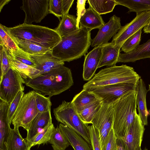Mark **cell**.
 <instances>
[{
  "instance_id": "18",
  "label": "cell",
  "mask_w": 150,
  "mask_h": 150,
  "mask_svg": "<svg viewBox=\"0 0 150 150\" xmlns=\"http://www.w3.org/2000/svg\"><path fill=\"white\" fill-rule=\"evenodd\" d=\"M52 123L50 110L46 112H39L33 121L25 139L29 143L36 134Z\"/></svg>"
},
{
  "instance_id": "48",
  "label": "cell",
  "mask_w": 150,
  "mask_h": 150,
  "mask_svg": "<svg viewBox=\"0 0 150 150\" xmlns=\"http://www.w3.org/2000/svg\"><path fill=\"white\" fill-rule=\"evenodd\" d=\"M149 115H150V110H149Z\"/></svg>"
},
{
  "instance_id": "34",
  "label": "cell",
  "mask_w": 150,
  "mask_h": 150,
  "mask_svg": "<svg viewBox=\"0 0 150 150\" xmlns=\"http://www.w3.org/2000/svg\"><path fill=\"white\" fill-rule=\"evenodd\" d=\"M142 29L139 30L127 39L122 46L121 51L125 53H127L133 50L139 45Z\"/></svg>"
},
{
  "instance_id": "15",
  "label": "cell",
  "mask_w": 150,
  "mask_h": 150,
  "mask_svg": "<svg viewBox=\"0 0 150 150\" xmlns=\"http://www.w3.org/2000/svg\"><path fill=\"white\" fill-rule=\"evenodd\" d=\"M101 53L102 47L100 46L94 47L85 55L83 72L84 80L88 81L95 75L100 61Z\"/></svg>"
},
{
  "instance_id": "31",
  "label": "cell",
  "mask_w": 150,
  "mask_h": 150,
  "mask_svg": "<svg viewBox=\"0 0 150 150\" xmlns=\"http://www.w3.org/2000/svg\"><path fill=\"white\" fill-rule=\"evenodd\" d=\"M49 143L53 150H65L69 145V142L62 133L59 127L55 128L51 136Z\"/></svg>"
},
{
  "instance_id": "29",
  "label": "cell",
  "mask_w": 150,
  "mask_h": 150,
  "mask_svg": "<svg viewBox=\"0 0 150 150\" xmlns=\"http://www.w3.org/2000/svg\"><path fill=\"white\" fill-rule=\"evenodd\" d=\"M18 47L29 55H40L51 51L50 48L24 40L14 41Z\"/></svg>"
},
{
  "instance_id": "45",
  "label": "cell",
  "mask_w": 150,
  "mask_h": 150,
  "mask_svg": "<svg viewBox=\"0 0 150 150\" xmlns=\"http://www.w3.org/2000/svg\"><path fill=\"white\" fill-rule=\"evenodd\" d=\"M10 0H0V11L1 12V10L3 8L4 6L8 3L10 1Z\"/></svg>"
},
{
  "instance_id": "8",
  "label": "cell",
  "mask_w": 150,
  "mask_h": 150,
  "mask_svg": "<svg viewBox=\"0 0 150 150\" xmlns=\"http://www.w3.org/2000/svg\"><path fill=\"white\" fill-rule=\"evenodd\" d=\"M25 83L20 73L10 67L0 81V100L11 103L19 91H24Z\"/></svg>"
},
{
  "instance_id": "40",
  "label": "cell",
  "mask_w": 150,
  "mask_h": 150,
  "mask_svg": "<svg viewBox=\"0 0 150 150\" xmlns=\"http://www.w3.org/2000/svg\"><path fill=\"white\" fill-rule=\"evenodd\" d=\"M24 94L23 91H20L17 94L11 103H9L8 112V117L10 125L14 114L18 106L21 99Z\"/></svg>"
},
{
  "instance_id": "49",
  "label": "cell",
  "mask_w": 150,
  "mask_h": 150,
  "mask_svg": "<svg viewBox=\"0 0 150 150\" xmlns=\"http://www.w3.org/2000/svg\"><path fill=\"white\" fill-rule=\"evenodd\" d=\"M140 150H142V149H140Z\"/></svg>"
},
{
  "instance_id": "24",
  "label": "cell",
  "mask_w": 150,
  "mask_h": 150,
  "mask_svg": "<svg viewBox=\"0 0 150 150\" xmlns=\"http://www.w3.org/2000/svg\"><path fill=\"white\" fill-rule=\"evenodd\" d=\"M105 24L101 16L91 7L86 9L81 16L79 21V27H83L91 31L99 29Z\"/></svg>"
},
{
  "instance_id": "16",
  "label": "cell",
  "mask_w": 150,
  "mask_h": 150,
  "mask_svg": "<svg viewBox=\"0 0 150 150\" xmlns=\"http://www.w3.org/2000/svg\"><path fill=\"white\" fill-rule=\"evenodd\" d=\"M29 55L36 64L35 68L39 71L40 75L64 64V62L53 57L51 51L42 55Z\"/></svg>"
},
{
  "instance_id": "42",
  "label": "cell",
  "mask_w": 150,
  "mask_h": 150,
  "mask_svg": "<svg viewBox=\"0 0 150 150\" xmlns=\"http://www.w3.org/2000/svg\"><path fill=\"white\" fill-rule=\"evenodd\" d=\"M88 129L92 150H102L101 144L96 128L92 125L89 126Z\"/></svg>"
},
{
  "instance_id": "7",
  "label": "cell",
  "mask_w": 150,
  "mask_h": 150,
  "mask_svg": "<svg viewBox=\"0 0 150 150\" xmlns=\"http://www.w3.org/2000/svg\"><path fill=\"white\" fill-rule=\"evenodd\" d=\"M36 92L24 94L13 117L12 123L14 128L22 127L28 131L34 118L39 112L37 108Z\"/></svg>"
},
{
  "instance_id": "11",
  "label": "cell",
  "mask_w": 150,
  "mask_h": 150,
  "mask_svg": "<svg viewBox=\"0 0 150 150\" xmlns=\"http://www.w3.org/2000/svg\"><path fill=\"white\" fill-rule=\"evenodd\" d=\"M150 20V11L137 13L136 17L131 22L122 26L113 37L111 42L115 45L122 46L129 37L146 26Z\"/></svg>"
},
{
  "instance_id": "20",
  "label": "cell",
  "mask_w": 150,
  "mask_h": 150,
  "mask_svg": "<svg viewBox=\"0 0 150 150\" xmlns=\"http://www.w3.org/2000/svg\"><path fill=\"white\" fill-rule=\"evenodd\" d=\"M101 46V55L98 68L104 66L115 65L118 62L122 46L114 45L111 42Z\"/></svg>"
},
{
  "instance_id": "14",
  "label": "cell",
  "mask_w": 150,
  "mask_h": 150,
  "mask_svg": "<svg viewBox=\"0 0 150 150\" xmlns=\"http://www.w3.org/2000/svg\"><path fill=\"white\" fill-rule=\"evenodd\" d=\"M139 115L137 114L126 135L121 139L127 150H140L145 130Z\"/></svg>"
},
{
  "instance_id": "2",
  "label": "cell",
  "mask_w": 150,
  "mask_h": 150,
  "mask_svg": "<svg viewBox=\"0 0 150 150\" xmlns=\"http://www.w3.org/2000/svg\"><path fill=\"white\" fill-rule=\"evenodd\" d=\"M91 31L79 27L61 37V41L52 49V54L64 62H70L85 56L92 43Z\"/></svg>"
},
{
  "instance_id": "28",
  "label": "cell",
  "mask_w": 150,
  "mask_h": 150,
  "mask_svg": "<svg viewBox=\"0 0 150 150\" xmlns=\"http://www.w3.org/2000/svg\"><path fill=\"white\" fill-rule=\"evenodd\" d=\"M117 5L125 6L129 9L128 13H136L150 11V0H115Z\"/></svg>"
},
{
  "instance_id": "37",
  "label": "cell",
  "mask_w": 150,
  "mask_h": 150,
  "mask_svg": "<svg viewBox=\"0 0 150 150\" xmlns=\"http://www.w3.org/2000/svg\"><path fill=\"white\" fill-rule=\"evenodd\" d=\"M50 98L36 92V103L39 112H46L51 110L52 103Z\"/></svg>"
},
{
  "instance_id": "22",
  "label": "cell",
  "mask_w": 150,
  "mask_h": 150,
  "mask_svg": "<svg viewBox=\"0 0 150 150\" xmlns=\"http://www.w3.org/2000/svg\"><path fill=\"white\" fill-rule=\"evenodd\" d=\"M147 58H150V39L143 44L139 45L131 52L120 53L118 62H134Z\"/></svg>"
},
{
  "instance_id": "12",
  "label": "cell",
  "mask_w": 150,
  "mask_h": 150,
  "mask_svg": "<svg viewBox=\"0 0 150 150\" xmlns=\"http://www.w3.org/2000/svg\"><path fill=\"white\" fill-rule=\"evenodd\" d=\"M49 0H25L22 1L20 8L25 16L23 23L31 24L34 22H41L48 14Z\"/></svg>"
},
{
  "instance_id": "9",
  "label": "cell",
  "mask_w": 150,
  "mask_h": 150,
  "mask_svg": "<svg viewBox=\"0 0 150 150\" xmlns=\"http://www.w3.org/2000/svg\"><path fill=\"white\" fill-rule=\"evenodd\" d=\"M136 85L130 83H119L100 86L86 89L96 95L103 104H112L124 95L136 90Z\"/></svg>"
},
{
  "instance_id": "32",
  "label": "cell",
  "mask_w": 150,
  "mask_h": 150,
  "mask_svg": "<svg viewBox=\"0 0 150 150\" xmlns=\"http://www.w3.org/2000/svg\"><path fill=\"white\" fill-rule=\"evenodd\" d=\"M102 104L101 100L100 99L86 106L79 114L81 120L88 125L91 124L94 116L100 109Z\"/></svg>"
},
{
  "instance_id": "36",
  "label": "cell",
  "mask_w": 150,
  "mask_h": 150,
  "mask_svg": "<svg viewBox=\"0 0 150 150\" xmlns=\"http://www.w3.org/2000/svg\"><path fill=\"white\" fill-rule=\"evenodd\" d=\"M7 50L12 57L15 59L23 63L35 68L36 65L30 55L19 48L12 51H10L8 49Z\"/></svg>"
},
{
  "instance_id": "33",
  "label": "cell",
  "mask_w": 150,
  "mask_h": 150,
  "mask_svg": "<svg viewBox=\"0 0 150 150\" xmlns=\"http://www.w3.org/2000/svg\"><path fill=\"white\" fill-rule=\"evenodd\" d=\"M55 128L52 123L49 125L35 135L30 140L29 144L32 147L37 145L49 143Z\"/></svg>"
},
{
  "instance_id": "4",
  "label": "cell",
  "mask_w": 150,
  "mask_h": 150,
  "mask_svg": "<svg viewBox=\"0 0 150 150\" xmlns=\"http://www.w3.org/2000/svg\"><path fill=\"white\" fill-rule=\"evenodd\" d=\"M135 90L129 91L112 103L114 109L113 127L117 138L127 134L137 114Z\"/></svg>"
},
{
  "instance_id": "6",
  "label": "cell",
  "mask_w": 150,
  "mask_h": 150,
  "mask_svg": "<svg viewBox=\"0 0 150 150\" xmlns=\"http://www.w3.org/2000/svg\"><path fill=\"white\" fill-rule=\"evenodd\" d=\"M53 112L58 122L74 130L91 144L89 126L81 120L71 101H63L59 106L53 109Z\"/></svg>"
},
{
  "instance_id": "39",
  "label": "cell",
  "mask_w": 150,
  "mask_h": 150,
  "mask_svg": "<svg viewBox=\"0 0 150 150\" xmlns=\"http://www.w3.org/2000/svg\"><path fill=\"white\" fill-rule=\"evenodd\" d=\"M1 74L0 81L10 68L6 51L2 45H0Z\"/></svg>"
},
{
  "instance_id": "19",
  "label": "cell",
  "mask_w": 150,
  "mask_h": 150,
  "mask_svg": "<svg viewBox=\"0 0 150 150\" xmlns=\"http://www.w3.org/2000/svg\"><path fill=\"white\" fill-rule=\"evenodd\" d=\"M58 127L74 150H92L91 145L74 130L61 123Z\"/></svg>"
},
{
  "instance_id": "46",
  "label": "cell",
  "mask_w": 150,
  "mask_h": 150,
  "mask_svg": "<svg viewBox=\"0 0 150 150\" xmlns=\"http://www.w3.org/2000/svg\"><path fill=\"white\" fill-rule=\"evenodd\" d=\"M143 30L145 33H150V20L149 23L144 28Z\"/></svg>"
},
{
  "instance_id": "41",
  "label": "cell",
  "mask_w": 150,
  "mask_h": 150,
  "mask_svg": "<svg viewBox=\"0 0 150 150\" xmlns=\"http://www.w3.org/2000/svg\"><path fill=\"white\" fill-rule=\"evenodd\" d=\"M117 139L112 127L108 133L104 144L102 146V150H117Z\"/></svg>"
},
{
  "instance_id": "35",
  "label": "cell",
  "mask_w": 150,
  "mask_h": 150,
  "mask_svg": "<svg viewBox=\"0 0 150 150\" xmlns=\"http://www.w3.org/2000/svg\"><path fill=\"white\" fill-rule=\"evenodd\" d=\"M0 45L8 50L12 51L18 48L15 42L9 35L4 26L0 24Z\"/></svg>"
},
{
  "instance_id": "3",
  "label": "cell",
  "mask_w": 150,
  "mask_h": 150,
  "mask_svg": "<svg viewBox=\"0 0 150 150\" xmlns=\"http://www.w3.org/2000/svg\"><path fill=\"white\" fill-rule=\"evenodd\" d=\"M4 27L13 41H27L51 49L61 39L54 29L45 26L23 23L12 28Z\"/></svg>"
},
{
  "instance_id": "1",
  "label": "cell",
  "mask_w": 150,
  "mask_h": 150,
  "mask_svg": "<svg viewBox=\"0 0 150 150\" xmlns=\"http://www.w3.org/2000/svg\"><path fill=\"white\" fill-rule=\"evenodd\" d=\"M25 81L26 86L50 98L67 90L74 84L71 69L64 65Z\"/></svg>"
},
{
  "instance_id": "27",
  "label": "cell",
  "mask_w": 150,
  "mask_h": 150,
  "mask_svg": "<svg viewBox=\"0 0 150 150\" xmlns=\"http://www.w3.org/2000/svg\"><path fill=\"white\" fill-rule=\"evenodd\" d=\"M77 18L68 14L64 16L57 27L54 30L61 37L72 32L79 28Z\"/></svg>"
},
{
  "instance_id": "10",
  "label": "cell",
  "mask_w": 150,
  "mask_h": 150,
  "mask_svg": "<svg viewBox=\"0 0 150 150\" xmlns=\"http://www.w3.org/2000/svg\"><path fill=\"white\" fill-rule=\"evenodd\" d=\"M114 109L112 104H102L94 116L91 124L98 133L101 146L104 144L110 131L113 127Z\"/></svg>"
},
{
  "instance_id": "47",
  "label": "cell",
  "mask_w": 150,
  "mask_h": 150,
  "mask_svg": "<svg viewBox=\"0 0 150 150\" xmlns=\"http://www.w3.org/2000/svg\"><path fill=\"white\" fill-rule=\"evenodd\" d=\"M149 90L150 91V85H149Z\"/></svg>"
},
{
  "instance_id": "5",
  "label": "cell",
  "mask_w": 150,
  "mask_h": 150,
  "mask_svg": "<svg viewBox=\"0 0 150 150\" xmlns=\"http://www.w3.org/2000/svg\"><path fill=\"white\" fill-rule=\"evenodd\" d=\"M140 79V76L133 67L126 65H115L100 70L83 85V89L119 83L136 85Z\"/></svg>"
},
{
  "instance_id": "25",
  "label": "cell",
  "mask_w": 150,
  "mask_h": 150,
  "mask_svg": "<svg viewBox=\"0 0 150 150\" xmlns=\"http://www.w3.org/2000/svg\"><path fill=\"white\" fill-rule=\"evenodd\" d=\"M18 128L11 129L7 142V150H30L31 146L22 137Z\"/></svg>"
},
{
  "instance_id": "38",
  "label": "cell",
  "mask_w": 150,
  "mask_h": 150,
  "mask_svg": "<svg viewBox=\"0 0 150 150\" xmlns=\"http://www.w3.org/2000/svg\"><path fill=\"white\" fill-rule=\"evenodd\" d=\"M49 11L58 18L64 16L62 0H49Z\"/></svg>"
},
{
  "instance_id": "43",
  "label": "cell",
  "mask_w": 150,
  "mask_h": 150,
  "mask_svg": "<svg viewBox=\"0 0 150 150\" xmlns=\"http://www.w3.org/2000/svg\"><path fill=\"white\" fill-rule=\"evenodd\" d=\"M86 0H78L77 2V20L79 27V21L81 16L84 12L86 9L85 7Z\"/></svg>"
},
{
  "instance_id": "26",
  "label": "cell",
  "mask_w": 150,
  "mask_h": 150,
  "mask_svg": "<svg viewBox=\"0 0 150 150\" xmlns=\"http://www.w3.org/2000/svg\"><path fill=\"white\" fill-rule=\"evenodd\" d=\"M100 99L91 91L83 89L74 97L71 102L79 114L86 106Z\"/></svg>"
},
{
  "instance_id": "13",
  "label": "cell",
  "mask_w": 150,
  "mask_h": 150,
  "mask_svg": "<svg viewBox=\"0 0 150 150\" xmlns=\"http://www.w3.org/2000/svg\"><path fill=\"white\" fill-rule=\"evenodd\" d=\"M122 27L120 18L115 15H113L107 23L99 29L97 34L92 40L91 47L100 46L108 43Z\"/></svg>"
},
{
  "instance_id": "21",
  "label": "cell",
  "mask_w": 150,
  "mask_h": 150,
  "mask_svg": "<svg viewBox=\"0 0 150 150\" xmlns=\"http://www.w3.org/2000/svg\"><path fill=\"white\" fill-rule=\"evenodd\" d=\"M136 90L137 93L136 96V104L138 106L139 115L143 125H147L148 124L147 117L149 114L146 101V94L149 90L146 89L143 80L140 79L136 85Z\"/></svg>"
},
{
  "instance_id": "17",
  "label": "cell",
  "mask_w": 150,
  "mask_h": 150,
  "mask_svg": "<svg viewBox=\"0 0 150 150\" xmlns=\"http://www.w3.org/2000/svg\"><path fill=\"white\" fill-rule=\"evenodd\" d=\"M9 103L0 100V150H7V142L11 128L8 117Z\"/></svg>"
},
{
  "instance_id": "30",
  "label": "cell",
  "mask_w": 150,
  "mask_h": 150,
  "mask_svg": "<svg viewBox=\"0 0 150 150\" xmlns=\"http://www.w3.org/2000/svg\"><path fill=\"white\" fill-rule=\"evenodd\" d=\"M87 1L89 7L100 15L112 12L117 5L115 0H88Z\"/></svg>"
},
{
  "instance_id": "23",
  "label": "cell",
  "mask_w": 150,
  "mask_h": 150,
  "mask_svg": "<svg viewBox=\"0 0 150 150\" xmlns=\"http://www.w3.org/2000/svg\"><path fill=\"white\" fill-rule=\"evenodd\" d=\"M4 47L6 52L10 67L18 72L25 80L33 79L40 75L39 71L35 67L27 65L15 59L7 49Z\"/></svg>"
},
{
  "instance_id": "44",
  "label": "cell",
  "mask_w": 150,
  "mask_h": 150,
  "mask_svg": "<svg viewBox=\"0 0 150 150\" xmlns=\"http://www.w3.org/2000/svg\"><path fill=\"white\" fill-rule=\"evenodd\" d=\"M117 150H127L125 144L122 139L117 138Z\"/></svg>"
}]
</instances>
